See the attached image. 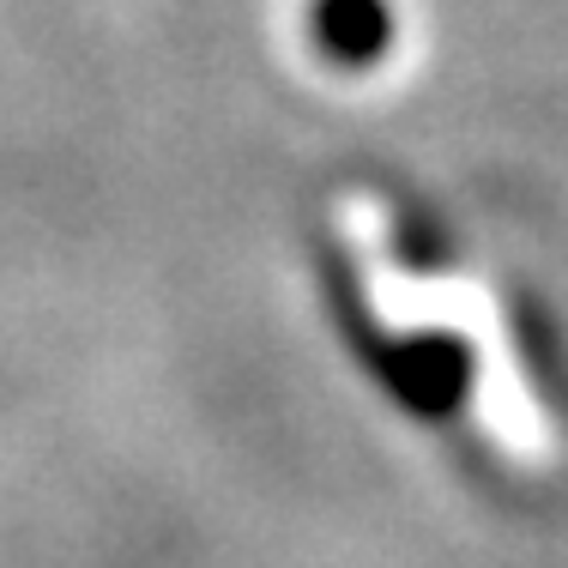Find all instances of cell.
I'll return each mask as SVG.
<instances>
[{
  "label": "cell",
  "mask_w": 568,
  "mask_h": 568,
  "mask_svg": "<svg viewBox=\"0 0 568 568\" xmlns=\"http://www.w3.org/2000/svg\"><path fill=\"white\" fill-rule=\"evenodd\" d=\"M321 43L339 49V55L363 61L387 43V12L375 0H327L321 7Z\"/></svg>",
  "instance_id": "cell-1"
}]
</instances>
